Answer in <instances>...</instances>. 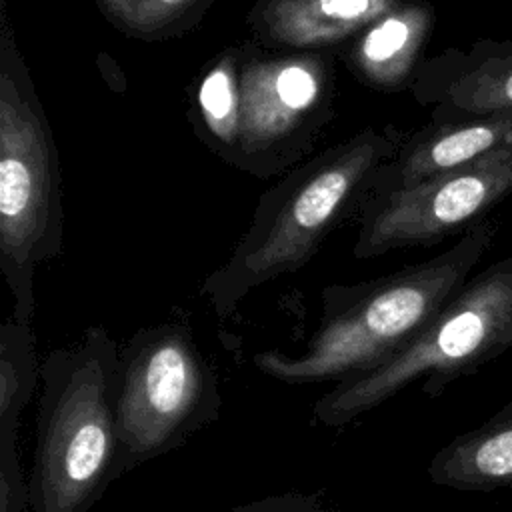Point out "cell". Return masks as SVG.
Masks as SVG:
<instances>
[{
  "label": "cell",
  "mask_w": 512,
  "mask_h": 512,
  "mask_svg": "<svg viewBox=\"0 0 512 512\" xmlns=\"http://www.w3.org/2000/svg\"><path fill=\"white\" fill-rule=\"evenodd\" d=\"M238 50L240 126L232 166L258 178L284 174L304 162L336 114V54L254 40Z\"/></svg>",
  "instance_id": "52a82bcc"
},
{
  "label": "cell",
  "mask_w": 512,
  "mask_h": 512,
  "mask_svg": "<svg viewBox=\"0 0 512 512\" xmlns=\"http://www.w3.org/2000/svg\"><path fill=\"white\" fill-rule=\"evenodd\" d=\"M0 512H32L16 446L0 448Z\"/></svg>",
  "instance_id": "e0dca14e"
},
{
  "label": "cell",
  "mask_w": 512,
  "mask_h": 512,
  "mask_svg": "<svg viewBox=\"0 0 512 512\" xmlns=\"http://www.w3.org/2000/svg\"><path fill=\"white\" fill-rule=\"evenodd\" d=\"M190 124L196 136L232 166L240 126V50H220L190 86Z\"/></svg>",
  "instance_id": "5bb4252c"
},
{
  "label": "cell",
  "mask_w": 512,
  "mask_h": 512,
  "mask_svg": "<svg viewBox=\"0 0 512 512\" xmlns=\"http://www.w3.org/2000/svg\"><path fill=\"white\" fill-rule=\"evenodd\" d=\"M40 384L32 324L14 318L0 326V448L16 446L24 408Z\"/></svg>",
  "instance_id": "9a60e30c"
},
{
  "label": "cell",
  "mask_w": 512,
  "mask_h": 512,
  "mask_svg": "<svg viewBox=\"0 0 512 512\" xmlns=\"http://www.w3.org/2000/svg\"><path fill=\"white\" fill-rule=\"evenodd\" d=\"M64 244L58 150L8 4L0 0V272L14 300L12 318L32 324L38 266Z\"/></svg>",
  "instance_id": "277c9868"
},
{
  "label": "cell",
  "mask_w": 512,
  "mask_h": 512,
  "mask_svg": "<svg viewBox=\"0 0 512 512\" xmlns=\"http://www.w3.org/2000/svg\"><path fill=\"white\" fill-rule=\"evenodd\" d=\"M100 14L124 36L158 42L190 32L214 0H94Z\"/></svg>",
  "instance_id": "2e32d148"
},
{
  "label": "cell",
  "mask_w": 512,
  "mask_h": 512,
  "mask_svg": "<svg viewBox=\"0 0 512 512\" xmlns=\"http://www.w3.org/2000/svg\"><path fill=\"white\" fill-rule=\"evenodd\" d=\"M404 138L394 126H366L284 172L260 196L230 256L200 286L214 314L226 320L252 290L306 266L338 226L358 218L376 170Z\"/></svg>",
  "instance_id": "6da1fadb"
},
{
  "label": "cell",
  "mask_w": 512,
  "mask_h": 512,
  "mask_svg": "<svg viewBox=\"0 0 512 512\" xmlns=\"http://www.w3.org/2000/svg\"><path fill=\"white\" fill-rule=\"evenodd\" d=\"M228 512H344V510L328 508L314 496L280 494V496H266L262 500L248 502Z\"/></svg>",
  "instance_id": "ac0fdd59"
},
{
  "label": "cell",
  "mask_w": 512,
  "mask_h": 512,
  "mask_svg": "<svg viewBox=\"0 0 512 512\" xmlns=\"http://www.w3.org/2000/svg\"><path fill=\"white\" fill-rule=\"evenodd\" d=\"M436 22L430 0H400L334 54L366 88L410 90Z\"/></svg>",
  "instance_id": "8fae6325"
},
{
  "label": "cell",
  "mask_w": 512,
  "mask_h": 512,
  "mask_svg": "<svg viewBox=\"0 0 512 512\" xmlns=\"http://www.w3.org/2000/svg\"><path fill=\"white\" fill-rule=\"evenodd\" d=\"M508 350H512V256L470 276L424 330L392 358L322 394L312 418L320 426L340 428L414 382H420L422 394L438 398L452 382Z\"/></svg>",
  "instance_id": "5b68a950"
},
{
  "label": "cell",
  "mask_w": 512,
  "mask_h": 512,
  "mask_svg": "<svg viewBox=\"0 0 512 512\" xmlns=\"http://www.w3.org/2000/svg\"><path fill=\"white\" fill-rule=\"evenodd\" d=\"M400 0H256L252 40L268 48L336 52Z\"/></svg>",
  "instance_id": "7c38bea8"
},
{
  "label": "cell",
  "mask_w": 512,
  "mask_h": 512,
  "mask_svg": "<svg viewBox=\"0 0 512 512\" xmlns=\"http://www.w3.org/2000/svg\"><path fill=\"white\" fill-rule=\"evenodd\" d=\"M512 194V146L410 188L368 196L358 214L352 256L432 246L460 236Z\"/></svg>",
  "instance_id": "ba28073f"
},
{
  "label": "cell",
  "mask_w": 512,
  "mask_h": 512,
  "mask_svg": "<svg viewBox=\"0 0 512 512\" xmlns=\"http://www.w3.org/2000/svg\"><path fill=\"white\" fill-rule=\"evenodd\" d=\"M426 472L434 484L462 492L512 488V400L444 444Z\"/></svg>",
  "instance_id": "4fadbf2b"
},
{
  "label": "cell",
  "mask_w": 512,
  "mask_h": 512,
  "mask_svg": "<svg viewBox=\"0 0 512 512\" xmlns=\"http://www.w3.org/2000/svg\"><path fill=\"white\" fill-rule=\"evenodd\" d=\"M410 92L432 116L512 112V40L478 38L424 56Z\"/></svg>",
  "instance_id": "9c48e42d"
},
{
  "label": "cell",
  "mask_w": 512,
  "mask_h": 512,
  "mask_svg": "<svg viewBox=\"0 0 512 512\" xmlns=\"http://www.w3.org/2000/svg\"><path fill=\"white\" fill-rule=\"evenodd\" d=\"M508 146H512V112L430 116L428 124L406 134L398 152L380 164L370 196L410 188Z\"/></svg>",
  "instance_id": "30bf717a"
},
{
  "label": "cell",
  "mask_w": 512,
  "mask_h": 512,
  "mask_svg": "<svg viewBox=\"0 0 512 512\" xmlns=\"http://www.w3.org/2000/svg\"><path fill=\"white\" fill-rule=\"evenodd\" d=\"M218 378L186 322L140 328L120 350L116 480L220 416Z\"/></svg>",
  "instance_id": "8992f818"
},
{
  "label": "cell",
  "mask_w": 512,
  "mask_h": 512,
  "mask_svg": "<svg viewBox=\"0 0 512 512\" xmlns=\"http://www.w3.org/2000/svg\"><path fill=\"white\" fill-rule=\"evenodd\" d=\"M496 222L486 218L444 252L360 284L322 290V316L298 356L254 354V368L284 384L346 382L370 372L404 348L464 286L490 250Z\"/></svg>",
  "instance_id": "7a4b0ae2"
},
{
  "label": "cell",
  "mask_w": 512,
  "mask_h": 512,
  "mask_svg": "<svg viewBox=\"0 0 512 512\" xmlns=\"http://www.w3.org/2000/svg\"><path fill=\"white\" fill-rule=\"evenodd\" d=\"M120 348L104 326L40 364L32 512H88L116 480Z\"/></svg>",
  "instance_id": "3957f363"
}]
</instances>
